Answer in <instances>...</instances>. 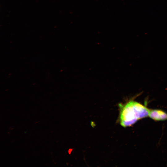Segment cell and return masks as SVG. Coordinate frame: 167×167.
I'll return each mask as SVG.
<instances>
[{
  "mask_svg": "<svg viewBox=\"0 0 167 167\" xmlns=\"http://www.w3.org/2000/svg\"><path fill=\"white\" fill-rule=\"evenodd\" d=\"M119 121L124 127L129 126L138 120L148 116L150 109L140 103L131 100L119 105Z\"/></svg>",
  "mask_w": 167,
  "mask_h": 167,
  "instance_id": "6da1fadb",
  "label": "cell"
},
{
  "mask_svg": "<svg viewBox=\"0 0 167 167\" xmlns=\"http://www.w3.org/2000/svg\"><path fill=\"white\" fill-rule=\"evenodd\" d=\"M148 116L151 119L156 121L167 120V113L160 109H150Z\"/></svg>",
  "mask_w": 167,
  "mask_h": 167,
  "instance_id": "7a4b0ae2",
  "label": "cell"
}]
</instances>
